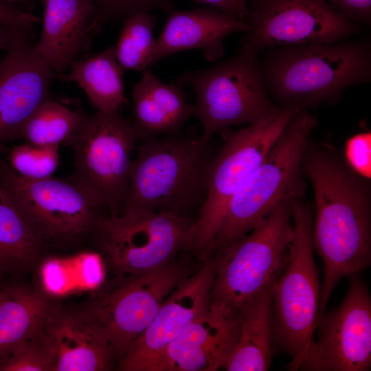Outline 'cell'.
<instances>
[{
  "mask_svg": "<svg viewBox=\"0 0 371 371\" xmlns=\"http://www.w3.org/2000/svg\"><path fill=\"white\" fill-rule=\"evenodd\" d=\"M19 8L30 12H32L36 3L41 0H8Z\"/></svg>",
  "mask_w": 371,
  "mask_h": 371,
  "instance_id": "d590c367",
  "label": "cell"
},
{
  "mask_svg": "<svg viewBox=\"0 0 371 371\" xmlns=\"http://www.w3.org/2000/svg\"><path fill=\"white\" fill-rule=\"evenodd\" d=\"M293 235L286 263L271 286L274 346L288 354L297 370L313 339L321 293L312 238L314 210L302 199L291 212Z\"/></svg>",
  "mask_w": 371,
  "mask_h": 371,
  "instance_id": "5b68a950",
  "label": "cell"
},
{
  "mask_svg": "<svg viewBox=\"0 0 371 371\" xmlns=\"http://www.w3.org/2000/svg\"><path fill=\"white\" fill-rule=\"evenodd\" d=\"M0 371H52L47 353L35 336L0 364Z\"/></svg>",
  "mask_w": 371,
  "mask_h": 371,
  "instance_id": "4dcf8cb0",
  "label": "cell"
},
{
  "mask_svg": "<svg viewBox=\"0 0 371 371\" xmlns=\"http://www.w3.org/2000/svg\"><path fill=\"white\" fill-rule=\"evenodd\" d=\"M260 60L269 95L280 107L306 108L339 98L347 88L371 80V43L348 38L269 48Z\"/></svg>",
  "mask_w": 371,
  "mask_h": 371,
  "instance_id": "7a4b0ae2",
  "label": "cell"
},
{
  "mask_svg": "<svg viewBox=\"0 0 371 371\" xmlns=\"http://www.w3.org/2000/svg\"><path fill=\"white\" fill-rule=\"evenodd\" d=\"M69 70L58 79L76 82L98 111H115L128 104L122 79L124 71L116 60L114 46L80 58Z\"/></svg>",
  "mask_w": 371,
  "mask_h": 371,
  "instance_id": "cb8c5ba5",
  "label": "cell"
},
{
  "mask_svg": "<svg viewBox=\"0 0 371 371\" xmlns=\"http://www.w3.org/2000/svg\"><path fill=\"white\" fill-rule=\"evenodd\" d=\"M43 1V27L36 47L58 78L85 56L99 33L94 21L95 7L91 0Z\"/></svg>",
  "mask_w": 371,
  "mask_h": 371,
  "instance_id": "d6986e66",
  "label": "cell"
},
{
  "mask_svg": "<svg viewBox=\"0 0 371 371\" xmlns=\"http://www.w3.org/2000/svg\"><path fill=\"white\" fill-rule=\"evenodd\" d=\"M52 302L19 284H0V364L38 331Z\"/></svg>",
  "mask_w": 371,
  "mask_h": 371,
  "instance_id": "603a6c76",
  "label": "cell"
},
{
  "mask_svg": "<svg viewBox=\"0 0 371 371\" xmlns=\"http://www.w3.org/2000/svg\"><path fill=\"white\" fill-rule=\"evenodd\" d=\"M0 180L43 246L63 247L95 232L105 207L71 177L30 180L0 166Z\"/></svg>",
  "mask_w": 371,
  "mask_h": 371,
  "instance_id": "9c48e42d",
  "label": "cell"
},
{
  "mask_svg": "<svg viewBox=\"0 0 371 371\" xmlns=\"http://www.w3.org/2000/svg\"><path fill=\"white\" fill-rule=\"evenodd\" d=\"M197 4L215 8L224 14L246 21L248 14L247 0H190Z\"/></svg>",
  "mask_w": 371,
  "mask_h": 371,
  "instance_id": "e575fe53",
  "label": "cell"
},
{
  "mask_svg": "<svg viewBox=\"0 0 371 371\" xmlns=\"http://www.w3.org/2000/svg\"><path fill=\"white\" fill-rule=\"evenodd\" d=\"M258 54L241 42L233 57L210 69L188 71L176 80L194 91V115L205 137L232 126L260 122L280 108L267 91Z\"/></svg>",
  "mask_w": 371,
  "mask_h": 371,
  "instance_id": "8992f818",
  "label": "cell"
},
{
  "mask_svg": "<svg viewBox=\"0 0 371 371\" xmlns=\"http://www.w3.org/2000/svg\"><path fill=\"white\" fill-rule=\"evenodd\" d=\"M137 137L119 110L85 113L69 146L74 155L71 177L110 214L120 213L128 192L131 155Z\"/></svg>",
  "mask_w": 371,
  "mask_h": 371,
  "instance_id": "8fae6325",
  "label": "cell"
},
{
  "mask_svg": "<svg viewBox=\"0 0 371 371\" xmlns=\"http://www.w3.org/2000/svg\"><path fill=\"white\" fill-rule=\"evenodd\" d=\"M248 30L242 42L258 52L265 49L334 43L363 31L326 0H250Z\"/></svg>",
  "mask_w": 371,
  "mask_h": 371,
  "instance_id": "4fadbf2b",
  "label": "cell"
},
{
  "mask_svg": "<svg viewBox=\"0 0 371 371\" xmlns=\"http://www.w3.org/2000/svg\"><path fill=\"white\" fill-rule=\"evenodd\" d=\"M214 157L210 137L203 135L177 134L144 140L132 162L123 210L188 216L192 208L200 210Z\"/></svg>",
  "mask_w": 371,
  "mask_h": 371,
  "instance_id": "3957f363",
  "label": "cell"
},
{
  "mask_svg": "<svg viewBox=\"0 0 371 371\" xmlns=\"http://www.w3.org/2000/svg\"><path fill=\"white\" fill-rule=\"evenodd\" d=\"M174 0H91L95 7V24L98 32L107 23L123 21L139 12L161 9L169 11Z\"/></svg>",
  "mask_w": 371,
  "mask_h": 371,
  "instance_id": "f546056e",
  "label": "cell"
},
{
  "mask_svg": "<svg viewBox=\"0 0 371 371\" xmlns=\"http://www.w3.org/2000/svg\"><path fill=\"white\" fill-rule=\"evenodd\" d=\"M315 196L312 238L324 264L319 311L338 282L371 264V187L337 150L309 142L302 161Z\"/></svg>",
  "mask_w": 371,
  "mask_h": 371,
  "instance_id": "6da1fadb",
  "label": "cell"
},
{
  "mask_svg": "<svg viewBox=\"0 0 371 371\" xmlns=\"http://www.w3.org/2000/svg\"><path fill=\"white\" fill-rule=\"evenodd\" d=\"M59 146L30 142L14 146L9 152V168L21 177L39 180L53 177L60 164Z\"/></svg>",
  "mask_w": 371,
  "mask_h": 371,
  "instance_id": "f1b7e54d",
  "label": "cell"
},
{
  "mask_svg": "<svg viewBox=\"0 0 371 371\" xmlns=\"http://www.w3.org/2000/svg\"><path fill=\"white\" fill-rule=\"evenodd\" d=\"M343 158L355 172L370 179L371 132H361L348 137L344 144Z\"/></svg>",
  "mask_w": 371,
  "mask_h": 371,
  "instance_id": "1f68e13d",
  "label": "cell"
},
{
  "mask_svg": "<svg viewBox=\"0 0 371 371\" xmlns=\"http://www.w3.org/2000/svg\"><path fill=\"white\" fill-rule=\"evenodd\" d=\"M43 247L0 180V276L30 269Z\"/></svg>",
  "mask_w": 371,
  "mask_h": 371,
  "instance_id": "484cf974",
  "label": "cell"
},
{
  "mask_svg": "<svg viewBox=\"0 0 371 371\" xmlns=\"http://www.w3.org/2000/svg\"><path fill=\"white\" fill-rule=\"evenodd\" d=\"M194 274L186 277L161 304L147 328L120 359L118 370L156 371L169 345L210 304L217 265L211 256Z\"/></svg>",
  "mask_w": 371,
  "mask_h": 371,
  "instance_id": "2e32d148",
  "label": "cell"
},
{
  "mask_svg": "<svg viewBox=\"0 0 371 371\" xmlns=\"http://www.w3.org/2000/svg\"><path fill=\"white\" fill-rule=\"evenodd\" d=\"M238 316L210 304L169 345L156 371H214L224 367L239 335Z\"/></svg>",
  "mask_w": 371,
  "mask_h": 371,
  "instance_id": "ac0fdd59",
  "label": "cell"
},
{
  "mask_svg": "<svg viewBox=\"0 0 371 371\" xmlns=\"http://www.w3.org/2000/svg\"><path fill=\"white\" fill-rule=\"evenodd\" d=\"M295 201H284L247 234L214 254L217 265L210 304L237 316L247 300L278 278L293 235Z\"/></svg>",
  "mask_w": 371,
  "mask_h": 371,
  "instance_id": "52a82bcc",
  "label": "cell"
},
{
  "mask_svg": "<svg viewBox=\"0 0 371 371\" xmlns=\"http://www.w3.org/2000/svg\"><path fill=\"white\" fill-rule=\"evenodd\" d=\"M348 20L368 27L371 25V0H326Z\"/></svg>",
  "mask_w": 371,
  "mask_h": 371,
  "instance_id": "d6a6232c",
  "label": "cell"
},
{
  "mask_svg": "<svg viewBox=\"0 0 371 371\" xmlns=\"http://www.w3.org/2000/svg\"><path fill=\"white\" fill-rule=\"evenodd\" d=\"M317 124V118L306 108L293 115L260 165L229 201L210 256L245 236L284 201L302 199L307 185L302 161Z\"/></svg>",
  "mask_w": 371,
  "mask_h": 371,
  "instance_id": "277c9868",
  "label": "cell"
},
{
  "mask_svg": "<svg viewBox=\"0 0 371 371\" xmlns=\"http://www.w3.org/2000/svg\"><path fill=\"white\" fill-rule=\"evenodd\" d=\"M85 113L53 101L40 104L23 122L16 138L42 145L69 146Z\"/></svg>",
  "mask_w": 371,
  "mask_h": 371,
  "instance_id": "4316f807",
  "label": "cell"
},
{
  "mask_svg": "<svg viewBox=\"0 0 371 371\" xmlns=\"http://www.w3.org/2000/svg\"><path fill=\"white\" fill-rule=\"evenodd\" d=\"M340 304L316 326L297 370L368 371L371 368V297L357 274L350 276Z\"/></svg>",
  "mask_w": 371,
  "mask_h": 371,
  "instance_id": "5bb4252c",
  "label": "cell"
},
{
  "mask_svg": "<svg viewBox=\"0 0 371 371\" xmlns=\"http://www.w3.org/2000/svg\"><path fill=\"white\" fill-rule=\"evenodd\" d=\"M34 36L23 28L0 25V142L15 139L27 117L50 99L58 75L39 54Z\"/></svg>",
  "mask_w": 371,
  "mask_h": 371,
  "instance_id": "9a60e30c",
  "label": "cell"
},
{
  "mask_svg": "<svg viewBox=\"0 0 371 371\" xmlns=\"http://www.w3.org/2000/svg\"><path fill=\"white\" fill-rule=\"evenodd\" d=\"M105 279L103 258L94 251L48 258L39 269L43 291L45 295L55 297L94 291L104 283Z\"/></svg>",
  "mask_w": 371,
  "mask_h": 371,
  "instance_id": "d4e9b609",
  "label": "cell"
},
{
  "mask_svg": "<svg viewBox=\"0 0 371 371\" xmlns=\"http://www.w3.org/2000/svg\"><path fill=\"white\" fill-rule=\"evenodd\" d=\"M50 361L52 371H103L111 368L114 351L80 308L52 303L35 335Z\"/></svg>",
  "mask_w": 371,
  "mask_h": 371,
  "instance_id": "e0dca14e",
  "label": "cell"
},
{
  "mask_svg": "<svg viewBox=\"0 0 371 371\" xmlns=\"http://www.w3.org/2000/svg\"><path fill=\"white\" fill-rule=\"evenodd\" d=\"M122 21V29L114 46L116 60L124 71L144 72L154 65L155 18L144 12L131 15Z\"/></svg>",
  "mask_w": 371,
  "mask_h": 371,
  "instance_id": "83f0119b",
  "label": "cell"
},
{
  "mask_svg": "<svg viewBox=\"0 0 371 371\" xmlns=\"http://www.w3.org/2000/svg\"><path fill=\"white\" fill-rule=\"evenodd\" d=\"M133 122L137 139L177 135L194 115L182 86L164 83L148 69L133 87Z\"/></svg>",
  "mask_w": 371,
  "mask_h": 371,
  "instance_id": "44dd1931",
  "label": "cell"
},
{
  "mask_svg": "<svg viewBox=\"0 0 371 371\" xmlns=\"http://www.w3.org/2000/svg\"><path fill=\"white\" fill-rule=\"evenodd\" d=\"M302 108L280 107L271 117L225 135L210 165L205 199L190 227L186 249L210 257L225 209L234 193L264 160L280 133Z\"/></svg>",
  "mask_w": 371,
  "mask_h": 371,
  "instance_id": "ba28073f",
  "label": "cell"
},
{
  "mask_svg": "<svg viewBox=\"0 0 371 371\" xmlns=\"http://www.w3.org/2000/svg\"><path fill=\"white\" fill-rule=\"evenodd\" d=\"M271 282L247 300L238 311L236 345L223 368L228 371H266L273 353Z\"/></svg>",
  "mask_w": 371,
  "mask_h": 371,
  "instance_id": "7402d4cb",
  "label": "cell"
},
{
  "mask_svg": "<svg viewBox=\"0 0 371 371\" xmlns=\"http://www.w3.org/2000/svg\"><path fill=\"white\" fill-rule=\"evenodd\" d=\"M194 221L173 212L124 210L103 216L95 234L114 276H136L172 262L186 249Z\"/></svg>",
  "mask_w": 371,
  "mask_h": 371,
  "instance_id": "7c38bea8",
  "label": "cell"
},
{
  "mask_svg": "<svg viewBox=\"0 0 371 371\" xmlns=\"http://www.w3.org/2000/svg\"><path fill=\"white\" fill-rule=\"evenodd\" d=\"M183 267L169 263L136 276H114L80 308L120 359L147 328L161 304L187 277Z\"/></svg>",
  "mask_w": 371,
  "mask_h": 371,
  "instance_id": "30bf717a",
  "label": "cell"
},
{
  "mask_svg": "<svg viewBox=\"0 0 371 371\" xmlns=\"http://www.w3.org/2000/svg\"><path fill=\"white\" fill-rule=\"evenodd\" d=\"M39 18L8 0H0V25L26 30L34 36V26Z\"/></svg>",
  "mask_w": 371,
  "mask_h": 371,
  "instance_id": "836d02e7",
  "label": "cell"
},
{
  "mask_svg": "<svg viewBox=\"0 0 371 371\" xmlns=\"http://www.w3.org/2000/svg\"><path fill=\"white\" fill-rule=\"evenodd\" d=\"M247 30L245 21L213 8L171 10L156 38L154 64L170 54L193 49L202 50L208 61L214 62L223 55V41L227 36Z\"/></svg>",
  "mask_w": 371,
  "mask_h": 371,
  "instance_id": "ffe728a7",
  "label": "cell"
}]
</instances>
